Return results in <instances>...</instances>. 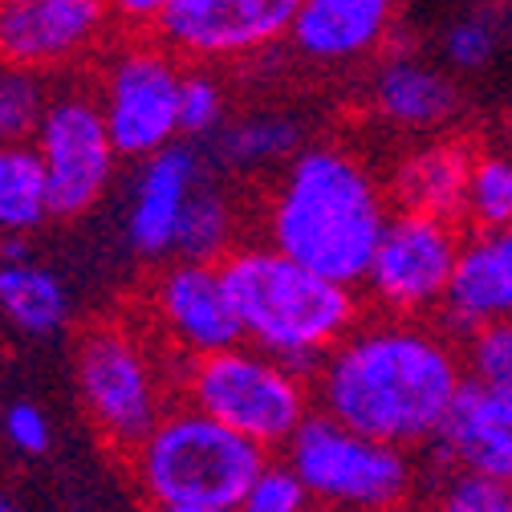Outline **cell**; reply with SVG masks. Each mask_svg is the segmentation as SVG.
Instances as JSON below:
<instances>
[{
	"instance_id": "cell-12",
	"label": "cell",
	"mask_w": 512,
	"mask_h": 512,
	"mask_svg": "<svg viewBox=\"0 0 512 512\" xmlns=\"http://www.w3.org/2000/svg\"><path fill=\"white\" fill-rule=\"evenodd\" d=\"M297 13L301 0H175L155 41L196 66L244 61L289 41Z\"/></svg>"
},
{
	"instance_id": "cell-20",
	"label": "cell",
	"mask_w": 512,
	"mask_h": 512,
	"mask_svg": "<svg viewBox=\"0 0 512 512\" xmlns=\"http://www.w3.org/2000/svg\"><path fill=\"white\" fill-rule=\"evenodd\" d=\"M309 126L293 110H252L216 135V159L232 171H261V167H289L309 143Z\"/></svg>"
},
{
	"instance_id": "cell-24",
	"label": "cell",
	"mask_w": 512,
	"mask_h": 512,
	"mask_svg": "<svg viewBox=\"0 0 512 512\" xmlns=\"http://www.w3.org/2000/svg\"><path fill=\"white\" fill-rule=\"evenodd\" d=\"M464 220L472 232H500L512 228V151H476L468 175Z\"/></svg>"
},
{
	"instance_id": "cell-34",
	"label": "cell",
	"mask_w": 512,
	"mask_h": 512,
	"mask_svg": "<svg viewBox=\"0 0 512 512\" xmlns=\"http://www.w3.org/2000/svg\"><path fill=\"white\" fill-rule=\"evenodd\" d=\"M0 512H17V508H13V500H9L5 492H0Z\"/></svg>"
},
{
	"instance_id": "cell-8",
	"label": "cell",
	"mask_w": 512,
	"mask_h": 512,
	"mask_svg": "<svg viewBox=\"0 0 512 512\" xmlns=\"http://www.w3.org/2000/svg\"><path fill=\"white\" fill-rule=\"evenodd\" d=\"M183 61L151 41L118 45L98 74V106L106 131L122 159H155L179 143V94H183Z\"/></svg>"
},
{
	"instance_id": "cell-2",
	"label": "cell",
	"mask_w": 512,
	"mask_h": 512,
	"mask_svg": "<svg viewBox=\"0 0 512 512\" xmlns=\"http://www.w3.org/2000/svg\"><path fill=\"white\" fill-rule=\"evenodd\" d=\"M391 191L342 143H309L265 200V244L338 285L358 289L391 224Z\"/></svg>"
},
{
	"instance_id": "cell-31",
	"label": "cell",
	"mask_w": 512,
	"mask_h": 512,
	"mask_svg": "<svg viewBox=\"0 0 512 512\" xmlns=\"http://www.w3.org/2000/svg\"><path fill=\"white\" fill-rule=\"evenodd\" d=\"M5 435H9V443L17 447V452H25V456H41L45 447H49V419H45V411L37 407V403H13L9 411H5Z\"/></svg>"
},
{
	"instance_id": "cell-27",
	"label": "cell",
	"mask_w": 512,
	"mask_h": 512,
	"mask_svg": "<svg viewBox=\"0 0 512 512\" xmlns=\"http://www.w3.org/2000/svg\"><path fill=\"white\" fill-rule=\"evenodd\" d=\"M224 110H228V94L216 82V74H208V66H196L183 74V94H179V131L187 139H204L224 131Z\"/></svg>"
},
{
	"instance_id": "cell-28",
	"label": "cell",
	"mask_w": 512,
	"mask_h": 512,
	"mask_svg": "<svg viewBox=\"0 0 512 512\" xmlns=\"http://www.w3.org/2000/svg\"><path fill=\"white\" fill-rule=\"evenodd\" d=\"M464 366L472 382L512 391V322H492L464 338Z\"/></svg>"
},
{
	"instance_id": "cell-21",
	"label": "cell",
	"mask_w": 512,
	"mask_h": 512,
	"mask_svg": "<svg viewBox=\"0 0 512 512\" xmlns=\"http://www.w3.org/2000/svg\"><path fill=\"white\" fill-rule=\"evenodd\" d=\"M0 313L29 338H53L70 322V293L53 269L29 256L0 261Z\"/></svg>"
},
{
	"instance_id": "cell-9",
	"label": "cell",
	"mask_w": 512,
	"mask_h": 512,
	"mask_svg": "<svg viewBox=\"0 0 512 512\" xmlns=\"http://www.w3.org/2000/svg\"><path fill=\"white\" fill-rule=\"evenodd\" d=\"M460 248H464V232L456 220L395 212L378 240L362 289L382 309V317L423 322L427 313L443 309L460 265Z\"/></svg>"
},
{
	"instance_id": "cell-3",
	"label": "cell",
	"mask_w": 512,
	"mask_h": 512,
	"mask_svg": "<svg viewBox=\"0 0 512 512\" xmlns=\"http://www.w3.org/2000/svg\"><path fill=\"white\" fill-rule=\"evenodd\" d=\"M244 342L273 354L313 382L326 354L342 346L358 322L362 301L350 285L297 265L273 244H236L220 261Z\"/></svg>"
},
{
	"instance_id": "cell-10",
	"label": "cell",
	"mask_w": 512,
	"mask_h": 512,
	"mask_svg": "<svg viewBox=\"0 0 512 512\" xmlns=\"http://www.w3.org/2000/svg\"><path fill=\"white\" fill-rule=\"evenodd\" d=\"M33 151L45 171L49 208L61 220L90 212L106 196L114 167L122 159L106 131L102 106L86 86L53 90L49 114L41 122V131L33 135Z\"/></svg>"
},
{
	"instance_id": "cell-26",
	"label": "cell",
	"mask_w": 512,
	"mask_h": 512,
	"mask_svg": "<svg viewBox=\"0 0 512 512\" xmlns=\"http://www.w3.org/2000/svg\"><path fill=\"white\" fill-rule=\"evenodd\" d=\"M500 21L488 13H464L443 29L439 49H443V66L460 70V74H480L488 61L500 53Z\"/></svg>"
},
{
	"instance_id": "cell-32",
	"label": "cell",
	"mask_w": 512,
	"mask_h": 512,
	"mask_svg": "<svg viewBox=\"0 0 512 512\" xmlns=\"http://www.w3.org/2000/svg\"><path fill=\"white\" fill-rule=\"evenodd\" d=\"M171 5L175 0H110V13L126 29H151L155 33V25L167 17Z\"/></svg>"
},
{
	"instance_id": "cell-14",
	"label": "cell",
	"mask_w": 512,
	"mask_h": 512,
	"mask_svg": "<svg viewBox=\"0 0 512 512\" xmlns=\"http://www.w3.org/2000/svg\"><path fill=\"white\" fill-rule=\"evenodd\" d=\"M395 21L399 0H301L289 45L313 66L342 70L387 45Z\"/></svg>"
},
{
	"instance_id": "cell-22",
	"label": "cell",
	"mask_w": 512,
	"mask_h": 512,
	"mask_svg": "<svg viewBox=\"0 0 512 512\" xmlns=\"http://www.w3.org/2000/svg\"><path fill=\"white\" fill-rule=\"evenodd\" d=\"M49 216V187L33 143L0 139V236L21 240L25 232H37Z\"/></svg>"
},
{
	"instance_id": "cell-16",
	"label": "cell",
	"mask_w": 512,
	"mask_h": 512,
	"mask_svg": "<svg viewBox=\"0 0 512 512\" xmlns=\"http://www.w3.org/2000/svg\"><path fill=\"white\" fill-rule=\"evenodd\" d=\"M435 452L456 472L488 476L512 488V391L468 378L435 439Z\"/></svg>"
},
{
	"instance_id": "cell-6",
	"label": "cell",
	"mask_w": 512,
	"mask_h": 512,
	"mask_svg": "<svg viewBox=\"0 0 512 512\" xmlns=\"http://www.w3.org/2000/svg\"><path fill=\"white\" fill-rule=\"evenodd\" d=\"M78 395L114 452L135 456L159 427L167 407V382L159 350L147 330L131 322H94L78 338Z\"/></svg>"
},
{
	"instance_id": "cell-35",
	"label": "cell",
	"mask_w": 512,
	"mask_h": 512,
	"mask_svg": "<svg viewBox=\"0 0 512 512\" xmlns=\"http://www.w3.org/2000/svg\"><path fill=\"white\" fill-rule=\"evenodd\" d=\"M191 512H240V508H191Z\"/></svg>"
},
{
	"instance_id": "cell-17",
	"label": "cell",
	"mask_w": 512,
	"mask_h": 512,
	"mask_svg": "<svg viewBox=\"0 0 512 512\" xmlns=\"http://www.w3.org/2000/svg\"><path fill=\"white\" fill-rule=\"evenodd\" d=\"M366 106L391 131L427 135V131H443L460 114V90L447 78V70L431 66V61L415 53H391L370 74Z\"/></svg>"
},
{
	"instance_id": "cell-36",
	"label": "cell",
	"mask_w": 512,
	"mask_h": 512,
	"mask_svg": "<svg viewBox=\"0 0 512 512\" xmlns=\"http://www.w3.org/2000/svg\"><path fill=\"white\" fill-rule=\"evenodd\" d=\"M309 512H334V508H322V504H313V508H309Z\"/></svg>"
},
{
	"instance_id": "cell-19",
	"label": "cell",
	"mask_w": 512,
	"mask_h": 512,
	"mask_svg": "<svg viewBox=\"0 0 512 512\" xmlns=\"http://www.w3.org/2000/svg\"><path fill=\"white\" fill-rule=\"evenodd\" d=\"M472 159H476V147H468L460 139L423 143L407 159H399V167L387 179V191L399 204V212H423V216L460 224L464 200H468Z\"/></svg>"
},
{
	"instance_id": "cell-29",
	"label": "cell",
	"mask_w": 512,
	"mask_h": 512,
	"mask_svg": "<svg viewBox=\"0 0 512 512\" xmlns=\"http://www.w3.org/2000/svg\"><path fill=\"white\" fill-rule=\"evenodd\" d=\"M313 496L301 484V476L281 460V464H265L240 500V512H309Z\"/></svg>"
},
{
	"instance_id": "cell-7",
	"label": "cell",
	"mask_w": 512,
	"mask_h": 512,
	"mask_svg": "<svg viewBox=\"0 0 512 512\" xmlns=\"http://www.w3.org/2000/svg\"><path fill=\"white\" fill-rule=\"evenodd\" d=\"M285 464L301 476L313 504L334 512H403L415 468L395 443H378L313 411L285 443Z\"/></svg>"
},
{
	"instance_id": "cell-4",
	"label": "cell",
	"mask_w": 512,
	"mask_h": 512,
	"mask_svg": "<svg viewBox=\"0 0 512 512\" xmlns=\"http://www.w3.org/2000/svg\"><path fill=\"white\" fill-rule=\"evenodd\" d=\"M131 464L155 508H240L248 484L269 464V452L179 403L139 443Z\"/></svg>"
},
{
	"instance_id": "cell-18",
	"label": "cell",
	"mask_w": 512,
	"mask_h": 512,
	"mask_svg": "<svg viewBox=\"0 0 512 512\" xmlns=\"http://www.w3.org/2000/svg\"><path fill=\"white\" fill-rule=\"evenodd\" d=\"M439 317L447 330L464 338L492 322H512V228L464 236Z\"/></svg>"
},
{
	"instance_id": "cell-15",
	"label": "cell",
	"mask_w": 512,
	"mask_h": 512,
	"mask_svg": "<svg viewBox=\"0 0 512 512\" xmlns=\"http://www.w3.org/2000/svg\"><path fill=\"white\" fill-rule=\"evenodd\" d=\"M200 187H204L200 183V155L191 147L175 143V147L159 151L155 159H147L139 167V179H135L131 208H126V244H131L139 256H147V261L175 256L183 212Z\"/></svg>"
},
{
	"instance_id": "cell-25",
	"label": "cell",
	"mask_w": 512,
	"mask_h": 512,
	"mask_svg": "<svg viewBox=\"0 0 512 512\" xmlns=\"http://www.w3.org/2000/svg\"><path fill=\"white\" fill-rule=\"evenodd\" d=\"M53 90L45 74L33 70H5L0 66V139L5 143H33L49 114Z\"/></svg>"
},
{
	"instance_id": "cell-5",
	"label": "cell",
	"mask_w": 512,
	"mask_h": 512,
	"mask_svg": "<svg viewBox=\"0 0 512 512\" xmlns=\"http://www.w3.org/2000/svg\"><path fill=\"white\" fill-rule=\"evenodd\" d=\"M179 395L265 452L285 447L313 415V382L248 342L179 366Z\"/></svg>"
},
{
	"instance_id": "cell-33",
	"label": "cell",
	"mask_w": 512,
	"mask_h": 512,
	"mask_svg": "<svg viewBox=\"0 0 512 512\" xmlns=\"http://www.w3.org/2000/svg\"><path fill=\"white\" fill-rule=\"evenodd\" d=\"M504 139H508V151H512V106H508V114H504Z\"/></svg>"
},
{
	"instance_id": "cell-23",
	"label": "cell",
	"mask_w": 512,
	"mask_h": 512,
	"mask_svg": "<svg viewBox=\"0 0 512 512\" xmlns=\"http://www.w3.org/2000/svg\"><path fill=\"white\" fill-rule=\"evenodd\" d=\"M232 248H236V212H232L228 196L216 187H200L183 212L175 256L179 261L220 265Z\"/></svg>"
},
{
	"instance_id": "cell-37",
	"label": "cell",
	"mask_w": 512,
	"mask_h": 512,
	"mask_svg": "<svg viewBox=\"0 0 512 512\" xmlns=\"http://www.w3.org/2000/svg\"><path fill=\"white\" fill-rule=\"evenodd\" d=\"M147 512H167V508H155V504H151V508H147Z\"/></svg>"
},
{
	"instance_id": "cell-13",
	"label": "cell",
	"mask_w": 512,
	"mask_h": 512,
	"mask_svg": "<svg viewBox=\"0 0 512 512\" xmlns=\"http://www.w3.org/2000/svg\"><path fill=\"white\" fill-rule=\"evenodd\" d=\"M110 29V0H0V66L61 74L94 57Z\"/></svg>"
},
{
	"instance_id": "cell-30",
	"label": "cell",
	"mask_w": 512,
	"mask_h": 512,
	"mask_svg": "<svg viewBox=\"0 0 512 512\" xmlns=\"http://www.w3.org/2000/svg\"><path fill=\"white\" fill-rule=\"evenodd\" d=\"M431 512H512V488L488 476L452 472L439 484Z\"/></svg>"
},
{
	"instance_id": "cell-1",
	"label": "cell",
	"mask_w": 512,
	"mask_h": 512,
	"mask_svg": "<svg viewBox=\"0 0 512 512\" xmlns=\"http://www.w3.org/2000/svg\"><path fill=\"white\" fill-rule=\"evenodd\" d=\"M468 382L464 350L431 322L366 317L313 374L317 411L378 443H435Z\"/></svg>"
},
{
	"instance_id": "cell-11",
	"label": "cell",
	"mask_w": 512,
	"mask_h": 512,
	"mask_svg": "<svg viewBox=\"0 0 512 512\" xmlns=\"http://www.w3.org/2000/svg\"><path fill=\"white\" fill-rule=\"evenodd\" d=\"M147 326L179 366L224 354L244 342L220 265L171 261L147 285Z\"/></svg>"
}]
</instances>
